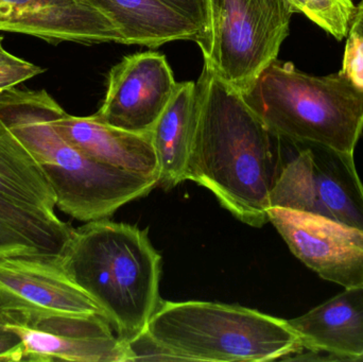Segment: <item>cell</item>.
I'll return each instance as SVG.
<instances>
[{"label":"cell","mask_w":363,"mask_h":362,"mask_svg":"<svg viewBox=\"0 0 363 362\" xmlns=\"http://www.w3.org/2000/svg\"><path fill=\"white\" fill-rule=\"evenodd\" d=\"M45 72L44 68L9 52L0 36V93L14 89Z\"/></svg>","instance_id":"obj_19"},{"label":"cell","mask_w":363,"mask_h":362,"mask_svg":"<svg viewBox=\"0 0 363 362\" xmlns=\"http://www.w3.org/2000/svg\"><path fill=\"white\" fill-rule=\"evenodd\" d=\"M296 145L273 185L270 208L311 213L363 231V183L354 154Z\"/></svg>","instance_id":"obj_7"},{"label":"cell","mask_w":363,"mask_h":362,"mask_svg":"<svg viewBox=\"0 0 363 362\" xmlns=\"http://www.w3.org/2000/svg\"><path fill=\"white\" fill-rule=\"evenodd\" d=\"M145 332L172 361H290L304 351L289 321L215 302L162 300Z\"/></svg>","instance_id":"obj_5"},{"label":"cell","mask_w":363,"mask_h":362,"mask_svg":"<svg viewBox=\"0 0 363 362\" xmlns=\"http://www.w3.org/2000/svg\"><path fill=\"white\" fill-rule=\"evenodd\" d=\"M53 123L59 133L89 159L148 178L159 179L160 167L151 133H135L89 117L67 114L63 108Z\"/></svg>","instance_id":"obj_15"},{"label":"cell","mask_w":363,"mask_h":362,"mask_svg":"<svg viewBox=\"0 0 363 362\" xmlns=\"http://www.w3.org/2000/svg\"><path fill=\"white\" fill-rule=\"evenodd\" d=\"M172 8L189 18L200 30L201 40L198 46L202 47L206 40L207 10L206 0H163Z\"/></svg>","instance_id":"obj_22"},{"label":"cell","mask_w":363,"mask_h":362,"mask_svg":"<svg viewBox=\"0 0 363 362\" xmlns=\"http://www.w3.org/2000/svg\"><path fill=\"white\" fill-rule=\"evenodd\" d=\"M61 108L45 89L0 93V118L42 168L61 212L82 222L108 218L159 185L157 178L98 163L74 148L53 123Z\"/></svg>","instance_id":"obj_2"},{"label":"cell","mask_w":363,"mask_h":362,"mask_svg":"<svg viewBox=\"0 0 363 362\" xmlns=\"http://www.w3.org/2000/svg\"><path fill=\"white\" fill-rule=\"evenodd\" d=\"M23 346L21 338L0 325V362L23 361Z\"/></svg>","instance_id":"obj_23"},{"label":"cell","mask_w":363,"mask_h":362,"mask_svg":"<svg viewBox=\"0 0 363 362\" xmlns=\"http://www.w3.org/2000/svg\"><path fill=\"white\" fill-rule=\"evenodd\" d=\"M0 325H4V321L2 320L1 316H0Z\"/></svg>","instance_id":"obj_25"},{"label":"cell","mask_w":363,"mask_h":362,"mask_svg":"<svg viewBox=\"0 0 363 362\" xmlns=\"http://www.w3.org/2000/svg\"><path fill=\"white\" fill-rule=\"evenodd\" d=\"M289 321L307 351L292 361H353L363 356V285L342 293Z\"/></svg>","instance_id":"obj_14"},{"label":"cell","mask_w":363,"mask_h":362,"mask_svg":"<svg viewBox=\"0 0 363 362\" xmlns=\"http://www.w3.org/2000/svg\"><path fill=\"white\" fill-rule=\"evenodd\" d=\"M349 32L363 36V0L355 6Z\"/></svg>","instance_id":"obj_24"},{"label":"cell","mask_w":363,"mask_h":362,"mask_svg":"<svg viewBox=\"0 0 363 362\" xmlns=\"http://www.w3.org/2000/svg\"><path fill=\"white\" fill-rule=\"evenodd\" d=\"M46 254L0 215V259L16 255Z\"/></svg>","instance_id":"obj_20"},{"label":"cell","mask_w":363,"mask_h":362,"mask_svg":"<svg viewBox=\"0 0 363 362\" xmlns=\"http://www.w3.org/2000/svg\"><path fill=\"white\" fill-rule=\"evenodd\" d=\"M55 208L42 168L0 118V215L43 252L60 255L74 227L57 217Z\"/></svg>","instance_id":"obj_8"},{"label":"cell","mask_w":363,"mask_h":362,"mask_svg":"<svg viewBox=\"0 0 363 362\" xmlns=\"http://www.w3.org/2000/svg\"><path fill=\"white\" fill-rule=\"evenodd\" d=\"M177 84L165 55H128L111 69L106 97L93 116L125 131L151 133Z\"/></svg>","instance_id":"obj_11"},{"label":"cell","mask_w":363,"mask_h":362,"mask_svg":"<svg viewBox=\"0 0 363 362\" xmlns=\"http://www.w3.org/2000/svg\"><path fill=\"white\" fill-rule=\"evenodd\" d=\"M354 11L353 0H305L304 15L337 40L349 34Z\"/></svg>","instance_id":"obj_18"},{"label":"cell","mask_w":363,"mask_h":362,"mask_svg":"<svg viewBox=\"0 0 363 362\" xmlns=\"http://www.w3.org/2000/svg\"><path fill=\"white\" fill-rule=\"evenodd\" d=\"M268 216L292 254L320 278L343 288L363 285L362 230L287 208H269Z\"/></svg>","instance_id":"obj_10"},{"label":"cell","mask_w":363,"mask_h":362,"mask_svg":"<svg viewBox=\"0 0 363 362\" xmlns=\"http://www.w3.org/2000/svg\"><path fill=\"white\" fill-rule=\"evenodd\" d=\"M62 265L127 342L146 329L162 301V256L148 231L110 219L74 229Z\"/></svg>","instance_id":"obj_3"},{"label":"cell","mask_w":363,"mask_h":362,"mask_svg":"<svg viewBox=\"0 0 363 362\" xmlns=\"http://www.w3.org/2000/svg\"><path fill=\"white\" fill-rule=\"evenodd\" d=\"M204 67L247 94L277 61L294 14L287 0H206Z\"/></svg>","instance_id":"obj_6"},{"label":"cell","mask_w":363,"mask_h":362,"mask_svg":"<svg viewBox=\"0 0 363 362\" xmlns=\"http://www.w3.org/2000/svg\"><path fill=\"white\" fill-rule=\"evenodd\" d=\"M347 38L341 72L363 93V36L349 32Z\"/></svg>","instance_id":"obj_21"},{"label":"cell","mask_w":363,"mask_h":362,"mask_svg":"<svg viewBox=\"0 0 363 362\" xmlns=\"http://www.w3.org/2000/svg\"><path fill=\"white\" fill-rule=\"evenodd\" d=\"M198 116L196 82L177 84L174 96L151 131L159 161V186L174 188L185 182Z\"/></svg>","instance_id":"obj_17"},{"label":"cell","mask_w":363,"mask_h":362,"mask_svg":"<svg viewBox=\"0 0 363 362\" xmlns=\"http://www.w3.org/2000/svg\"><path fill=\"white\" fill-rule=\"evenodd\" d=\"M243 98L275 137L355 154L363 133V93L341 70L313 76L277 60Z\"/></svg>","instance_id":"obj_4"},{"label":"cell","mask_w":363,"mask_h":362,"mask_svg":"<svg viewBox=\"0 0 363 362\" xmlns=\"http://www.w3.org/2000/svg\"><path fill=\"white\" fill-rule=\"evenodd\" d=\"M0 31L51 45L123 44L116 25L89 0H0Z\"/></svg>","instance_id":"obj_13"},{"label":"cell","mask_w":363,"mask_h":362,"mask_svg":"<svg viewBox=\"0 0 363 362\" xmlns=\"http://www.w3.org/2000/svg\"><path fill=\"white\" fill-rule=\"evenodd\" d=\"M357 362H363V356L360 357V358L358 359Z\"/></svg>","instance_id":"obj_26"},{"label":"cell","mask_w":363,"mask_h":362,"mask_svg":"<svg viewBox=\"0 0 363 362\" xmlns=\"http://www.w3.org/2000/svg\"><path fill=\"white\" fill-rule=\"evenodd\" d=\"M116 25L123 45L157 48L174 40H201L199 28L163 0H89Z\"/></svg>","instance_id":"obj_16"},{"label":"cell","mask_w":363,"mask_h":362,"mask_svg":"<svg viewBox=\"0 0 363 362\" xmlns=\"http://www.w3.org/2000/svg\"><path fill=\"white\" fill-rule=\"evenodd\" d=\"M185 181L205 187L235 218L269 222V198L283 167L279 145L243 96L203 67Z\"/></svg>","instance_id":"obj_1"},{"label":"cell","mask_w":363,"mask_h":362,"mask_svg":"<svg viewBox=\"0 0 363 362\" xmlns=\"http://www.w3.org/2000/svg\"><path fill=\"white\" fill-rule=\"evenodd\" d=\"M4 327L21 338L23 361L127 362L125 341L101 315H64L10 321Z\"/></svg>","instance_id":"obj_12"},{"label":"cell","mask_w":363,"mask_h":362,"mask_svg":"<svg viewBox=\"0 0 363 362\" xmlns=\"http://www.w3.org/2000/svg\"><path fill=\"white\" fill-rule=\"evenodd\" d=\"M60 255L0 259V316L4 322L64 315L104 317L99 306L66 272Z\"/></svg>","instance_id":"obj_9"}]
</instances>
